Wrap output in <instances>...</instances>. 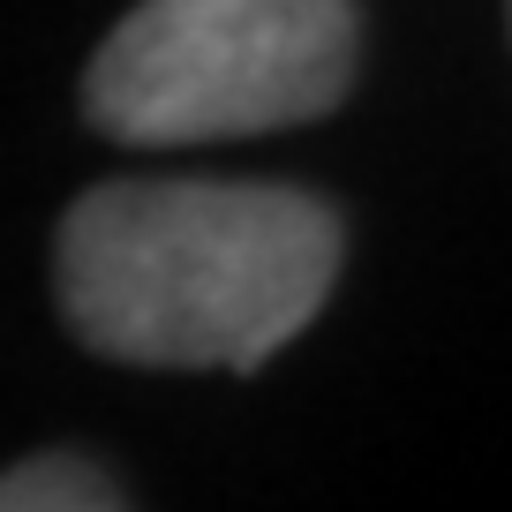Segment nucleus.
<instances>
[{
  "mask_svg": "<svg viewBox=\"0 0 512 512\" xmlns=\"http://www.w3.org/2000/svg\"><path fill=\"white\" fill-rule=\"evenodd\" d=\"M0 505L8 512H113L128 505L91 460L76 452H38V460H16L8 482H0Z\"/></svg>",
  "mask_w": 512,
  "mask_h": 512,
  "instance_id": "nucleus-3",
  "label": "nucleus"
},
{
  "mask_svg": "<svg viewBox=\"0 0 512 512\" xmlns=\"http://www.w3.org/2000/svg\"><path fill=\"white\" fill-rule=\"evenodd\" d=\"M354 0H136L83 68V121L128 151L324 121L354 91Z\"/></svg>",
  "mask_w": 512,
  "mask_h": 512,
  "instance_id": "nucleus-2",
  "label": "nucleus"
},
{
  "mask_svg": "<svg viewBox=\"0 0 512 512\" xmlns=\"http://www.w3.org/2000/svg\"><path fill=\"white\" fill-rule=\"evenodd\" d=\"M339 219L279 181H98L53 234V302L128 369H264L339 279Z\"/></svg>",
  "mask_w": 512,
  "mask_h": 512,
  "instance_id": "nucleus-1",
  "label": "nucleus"
}]
</instances>
